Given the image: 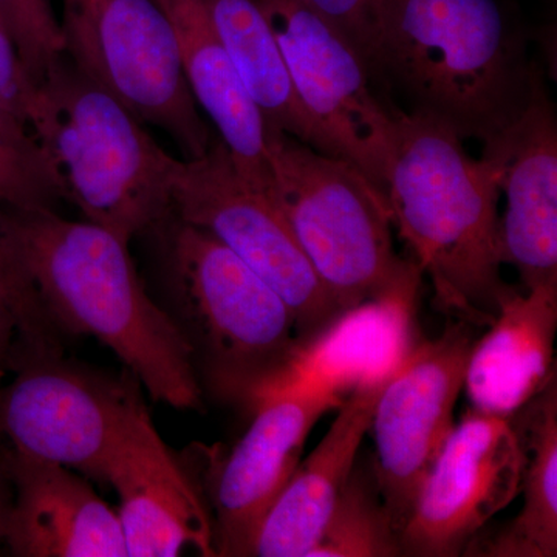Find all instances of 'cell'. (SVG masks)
I'll return each instance as SVG.
<instances>
[{
	"label": "cell",
	"instance_id": "20",
	"mask_svg": "<svg viewBox=\"0 0 557 557\" xmlns=\"http://www.w3.org/2000/svg\"><path fill=\"white\" fill-rule=\"evenodd\" d=\"M177 35L183 72L194 100L208 113L237 170L269 193L267 126L226 53L203 0H157Z\"/></svg>",
	"mask_w": 557,
	"mask_h": 557
},
{
	"label": "cell",
	"instance_id": "6",
	"mask_svg": "<svg viewBox=\"0 0 557 557\" xmlns=\"http://www.w3.org/2000/svg\"><path fill=\"white\" fill-rule=\"evenodd\" d=\"M265 145L271 199L339 311L418 270L395 252L386 194L358 168L274 127Z\"/></svg>",
	"mask_w": 557,
	"mask_h": 557
},
{
	"label": "cell",
	"instance_id": "8",
	"mask_svg": "<svg viewBox=\"0 0 557 557\" xmlns=\"http://www.w3.org/2000/svg\"><path fill=\"white\" fill-rule=\"evenodd\" d=\"M281 49L319 152L354 164L384 193L397 112L381 104L357 47L307 0H256Z\"/></svg>",
	"mask_w": 557,
	"mask_h": 557
},
{
	"label": "cell",
	"instance_id": "16",
	"mask_svg": "<svg viewBox=\"0 0 557 557\" xmlns=\"http://www.w3.org/2000/svg\"><path fill=\"white\" fill-rule=\"evenodd\" d=\"M421 277L418 269L383 295L341 311L299 343L287 369L259 399L278 392H314L344 401L361 384L388 379L418 343Z\"/></svg>",
	"mask_w": 557,
	"mask_h": 557
},
{
	"label": "cell",
	"instance_id": "2",
	"mask_svg": "<svg viewBox=\"0 0 557 557\" xmlns=\"http://www.w3.org/2000/svg\"><path fill=\"white\" fill-rule=\"evenodd\" d=\"M384 194L392 223L434 289V307L474 329L515 295L502 278L498 189L453 127L420 110L397 112Z\"/></svg>",
	"mask_w": 557,
	"mask_h": 557
},
{
	"label": "cell",
	"instance_id": "22",
	"mask_svg": "<svg viewBox=\"0 0 557 557\" xmlns=\"http://www.w3.org/2000/svg\"><path fill=\"white\" fill-rule=\"evenodd\" d=\"M226 53L267 127L319 150L317 131L296 97L284 58L256 0H203Z\"/></svg>",
	"mask_w": 557,
	"mask_h": 557
},
{
	"label": "cell",
	"instance_id": "23",
	"mask_svg": "<svg viewBox=\"0 0 557 557\" xmlns=\"http://www.w3.org/2000/svg\"><path fill=\"white\" fill-rule=\"evenodd\" d=\"M401 556L398 534L384 508L372 456L355 461L350 479L309 557Z\"/></svg>",
	"mask_w": 557,
	"mask_h": 557
},
{
	"label": "cell",
	"instance_id": "3",
	"mask_svg": "<svg viewBox=\"0 0 557 557\" xmlns=\"http://www.w3.org/2000/svg\"><path fill=\"white\" fill-rule=\"evenodd\" d=\"M537 70L497 0L386 2L379 75L463 139L485 145L507 129L530 100Z\"/></svg>",
	"mask_w": 557,
	"mask_h": 557
},
{
	"label": "cell",
	"instance_id": "4",
	"mask_svg": "<svg viewBox=\"0 0 557 557\" xmlns=\"http://www.w3.org/2000/svg\"><path fill=\"white\" fill-rule=\"evenodd\" d=\"M25 123L67 200L129 242L172 211L182 160L62 54L35 84Z\"/></svg>",
	"mask_w": 557,
	"mask_h": 557
},
{
	"label": "cell",
	"instance_id": "17",
	"mask_svg": "<svg viewBox=\"0 0 557 557\" xmlns=\"http://www.w3.org/2000/svg\"><path fill=\"white\" fill-rule=\"evenodd\" d=\"M9 461L14 500L5 545L14 556L127 557L119 512L86 480L11 450Z\"/></svg>",
	"mask_w": 557,
	"mask_h": 557
},
{
	"label": "cell",
	"instance_id": "5",
	"mask_svg": "<svg viewBox=\"0 0 557 557\" xmlns=\"http://www.w3.org/2000/svg\"><path fill=\"white\" fill-rule=\"evenodd\" d=\"M177 325L209 391L252 409L299 347L284 298L208 231L177 218L168 240Z\"/></svg>",
	"mask_w": 557,
	"mask_h": 557
},
{
	"label": "cell",
	"instance_id": "32",
	"mask_svg": "<svg viewBox=\"0 0 557 557\" xmlns=\"http://www.w3.org/2000/svg\"><path fill=\"white\" fill-rule=\"evenodd\" d=\"M156 2H157V0H156Z\"/></svg>",
	"mask_w": 557,
	"mask_h": 557
},
{
	"label": "cell",
	"instance_id": "12",
	"mask_svg": "<svg viewBox=\"0 0 557 557\" xmlns=\"http://www.w3.org/2000/svg\"><path fill=\"white\" fill-rule=\"evenodd\" d=\"M522 471L511 420L469 408L421 486L399 534L401 556H463L469 542L519 497Z\"/></svg>",
	"mask_w": 557,
	"mask_h": 557
},
{
	"label": "cell",
	"instance_id": "13",
	"mask_svg": "<svg viewBox=\"0 0 557 557\" xmlns=\"http://www.w3.org/2000/svg\"><path fill=\"white\" fill-rule=\"evenodd\" d=\"M341 399L278 392L252 406L251 424L207 474L215 556H249L263 519L298 468L311 429Z\"/></svg>",
	"mask_w": 557,
	"mask_h": 557
},
{
	"label": "cell",
	"instance_id": "1",
	"mask_svg": "<svg viewBox=\"0 0 557 557\" xmlns=\"http://www.w3.org/2000/svg\"><path fill=\"white\" fill-rule=\"evenodd\" d=\"M11 251L42 321L91 335L131 369L156 401L200 409L193 348L139 281L129 242L53 209L5 208Z\"/></svg>",
	"mask_w": 557,
	"mask_h": 557
},
{
	"label": "cell",
	"instance_id": "19",
	"mask_svg": "<svg viewBox=\"0 0 557 557\" xmlns=\"http://www.w3.org/2000/svg\"><path fill=\"white\" fill-rule=\"evenodd\" d=\"M557 287L516 292L469 354L471 409L511 417L556 376Z\"/></svg>",
	"mask_w": 557,
	"mask_h": 557
},
{
	"label": "cell",
	"instance_id": "26",
	"mask_svg": "<svg viewBox=\"0 0 557 557\" xmlns=\"http://www.w3.org/2000/svg\"><path fill=\"white\" fill-rule=\"evenodd\" d=\"M357 47L373 75H379L381 27L387 0H307Z\"/></svg>",
	"mask_w": 557,
	"mask_h": 557
},
{
	"label": "cell",
	"instance_id": "11",
	"mask_svg": "<svg viewBox=\"0 0 557 557\" xmlns=\"http://www.w3.org/2000/svg\"><path fill=\"white\" fill-rule=\"evenodd\" d=\"M475 330L449 319L437 338L418 341L388 376L373 408V471L398 539L456 426L454 408L463 391Z\"/></svg>",
	"mask_w": 557,
	"mask_h": 557
},
{
	"label": "cell",
	"instance_id": "10",
	"mask_svg": "<svg viewBox=\"0 0 557 557\" xmlns=\"http://www.w3.org/2000/svg\"><path fill=\"white\" fill-rule=\"evenodd\" d=\"M172 211L208 231L276 289L295 313L299 343L341 313L265 189L237 170L222 139L199 159L182 161Z\"/></svg>",
	"mask_w": 557,
	"mask_h": 557
},
{
	"label": "cell",
	"instance_id": "30",
	"mask_svg": "<svg viewBox=\"0 0 557 557\" xmlns=\"http://www.w3.org/2000/svg\"><path fill=\"white\" fill-rule=\"evenodd\" d=\"M14 486L11 479L9 450L0 442V548L5 545L7 528L13 508Z\"/></svg>",
	"mask_w": 557,
	"mask_h": 557
},
{
	"label": "cell",
	"instance_id": "25",
	"mask_svg": "<svg viewBox=\"0 0 557 557\" xmlns=\"http://www.w3.org/2000/svg\"><path fill=\"white\" fill-rule=\"evenodd\" d=\"M0 20L33 84L64 54L62 25L51 0H0Z\"/></svg>",
	"mask_w": 557,
	"mask_h": 557
},
{
	"label": "cell",
	"instance_id": "7",
	"mask_svg": "<svg viewBox=\"0 0 557 557\" xmlns=\"http://www.w3.org/2000/svg\"><path fill=\"white\" fill-rule=\"evenodd\" d=\"M64 53L141 123L166 132L186 160L211 146L183 72L172 22L156 0H67Z\"/></svg>",
	"mask_w": 557,
	"mask_h": 557
},
{
	"label": "cell",
	"instance_id": "29",
	"mask_svg": "<svg viewBox=\"0 0 557 557\" xmlns=\"http://www.w3.org/2000/svg\"><path fill=\"white\" fill-rule=\"evenodd\" d=\"M21 288L20 270L5 233V208L0 205V292L14 306L21 298Z\"/></svg>",
	"mask_w": 557,
	"mask_h": 557
},
{
	"label": "cell",
	"instance_id": "15",
	"mask_svg": "<svg viewBox=\"0 0 557 557\" xmlns=\"http://www.w3.org/2000/svg\"><path fill=\"white\" fill-rule=\"evenodd\" d=\"M104 482L119 493L127 557L178 556L185 547L215 556L207 491L160 437L145 403L113 449Z\"/></svg>",
	"mask_w": 557,
	"mask_h": 557
},
{
	"label": "cell",
	"instance_id": "28",
	"mask_svg": "<svg viewBox=\"0 0 557 557\" xmlns=\"http://www.w3.org/2000/svg\"><path fill=\"white\" fill-rule=\"evenodd\" d=\"M21 348V321L10 299L0 292V379L14 368Z\"/></svg>",
	"mask_w": 557,
	"mask_h": 557
},
{
	"label": "cell",
	"instance_id": "18",
	"mask_svg": "<svg viewBox=\"0 0 557 557\" xmlns=\"http://www.w3.org/2000/svg\"><path fill=\"white\" fill-rule=\"evenodd\" d=\"M388 379L355 388L338 408L318 448L293 472L259 528L251 555L309 557L350 479L373 408Z\"/></svg>",
	"mask_w": 557,
	"mask_h": 557
},
{
	"label": "cell",
	"instance_id": "21",
	"mask_svg": "<svg viewBox=\"0 0 557 557\" xmlns=\"http://www.w3.org/2000/svg\"><path fill=\"white\" fill-rule=\"evenodd\" d=\"M523 450L518 516L497 530H482L463 556H557V379L509 417Z\"/></svg>",
	"mask_w": 557,
	"mask_h": 557
},
{
	"label": "cell",
	"instance_id": "14",
	"mask_svg": "<svg viewBox=\"0 0 557 557\" xmlns=\"http://www.w3.org/2000/svg\"><path fill=\"white\" fill-rule=\"evenodd\" d=\"M482 160L507 196L502 260L525 289L557 287V124L539 70L525 108L483 145Z\"/></svg>",
	"mask_w": 557,
	"mask_h": 557
},
{
	"label": "cell",
	"instance_id": "31",
	"mask_svg": "<svg viewBox=\"0 0 557 557\" xmlns=\"http://www.w3.org/2000/svg\"><path fill=\"white\" fill-rule=\"evenodd\" d=\"M64 2H67V0H64Z\"/></svg>",
	"mask_w": 557,
	"mask_h": 557
},
{
	"label": "cell",
	"instance_id": "27",
	"mask_svg": "<svg viewBox=\"0 0 557 557\" xmlns=\"http://www.w3.org/2000/svg\"><path fill=\"white\" fill-rule=\"evenodd\" d=\"M33 89L35 84L25 72L9 28L0 20V97L25 121V110L30 102Z\"/></svg>",
	"mask_w": 557,
	"mask_h": 557
},
{
	"label": "cell",
	"instance_id": "24",
	"mask_svg": "<svg viewBox=\"0 0 557 557\" xmlns=\"http://www.w3.org/2000/svg\"><path fill=\"white\" fill-rule=\"evenodd\" d=\"M62 194L38 139L0 97V205L20 211L54 209Z\"/></svg>",
	"mask_w": 557,
	"mask_h": 557
},
{
	"label": "cell",
	"instance_id": "9",
	"mask_svg": "<svg viewBox=\"0 0 557 557\" xmlns=\"http://www.w3.org/2000/svg\"><path fill=\"white\" fill-rule=\"evenodd\" d=\"M14 368V380L0 387V442L104 482L113 449L145 403L137 383L69 364L51 350H22Z\"/></svg>",
	"mask_w": 557,
	"mask_h": 557
}]
</instances>
